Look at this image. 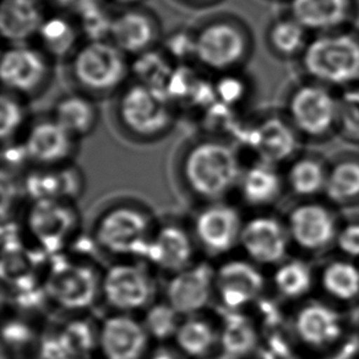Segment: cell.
I'll return each mask as SVG.
<instances>
[{"label":"cell","mask_w":359,"mask_h":359,"mask_svg":"<svg viewBox=\"0 0 359 359\" xmlns=\"http://www.w3.org/2000/svg\"><path fill=\"white\" fill-rule=\"evenodd\" d=\"M43 287L47 298L67 311H83L102 296V275L88 262L50 257Z\"/></svg>","instance_id":"obj_8"},{"label":"cell","mask_w":359,"mask_h":359,"mask_svg":"<svg viewBox=\"0 0 359 359\" xmlns=\"http://www.w3.org/2000/svg\"><path fill=\"white\" fill-rule=\"evenodd\" d=\"M238 188L245 204L252 208H265L275 203L281 194V175L275 165L257 161L243 170Z\"/></svg>","instance_id":"obj_28"},{"label":"cell","mask_w":359,"mask_h":359,"mask_svg":"<svg viewBox=\"0 0 359 359\" xmlns=\"http://www.w3.org/2000/svg\"><path fill=\"white\" fill-rule=\"evenodd\" d=\"M335 244L346 259H359V222H351L339 229Z\"/></svg>","instance_id":"obj_44"},{"label":"cell","mask_w":359,"mask_h":359,"mask_svg":"<svg viewBox=\"0 0 359 359\" xmlns=\"http://www.w3.org/2000/svg\"><path fill=\"white\" fill-rule=\"evenodd\" d=\"M301 59L314 83L345 90L359 86V36L352 31L319 34L309 41Z\"/></svg>","instance_id":"obj_4"},{"label":"cell","mask_w":359,"mask_h":359,"mask_svg":"<svg viewBox=\"0 0 359 359\" xmlns=\"http://www.w3.org/2000/svg\"><path fill=\"white\" fill-rule=\"evenodd\" d=\"M318 283L325 302L342 311L359 303V266L351 259L326 264Z\"/></svg>","instance_id":"obj_27"},{"label":"cell","mask_w":359,"mask_h":359,"mask_svg":"<svg viewBox=\"0 0 359 359\" xmlns=\"http://www.w3.org/2000/svg\"><path fill=\"white\" fill-rule=\"evenodd\" d=\"M70 68L79 86L93 95L117 91L130 73L128 57L111 41L83 42L70 59Z\"/></svg>","instance_id":"obj_7"},{"label":"cell","mask_w":359,"mask_h":359,"mask_svg":"<svg viewBox=\"0 0 359 359\" xmlns=\"http://www.w3.org/2000/svg\"><path fill=\"white\" fill-rule=\"evenodd\" d=\"M180 314L173 309L167 302L151 306L146 311L142 324L147 334L157 340H167L175 337L182 321Z\"/></svg>","instance_id":"obj_38"},{"label":"cell","mask_w":359,"mask_h":359,"mask_svg":"<svg viewBox=\"0 0 359 359\" xmlns=\"http://www.w3.org/2000/svg\"><path fill=\"white\" fill-rule=\"evenodd\" d=\"M196 245L194 236L183 226L163 224L156 229L145 260L151 266L173 275L196 262Z\"/></svg>","instance_id":"obj_20"},{"label":"cell","mask_w":359,"mask_h":359,"mask_svg":"<svg viewBox=\"0 0 359 359\" xmlns=\"http://www.w3.org/2000/svg\"><path fill=\"white\" fill-rule=\"evenodd\" d=\"M3 339L5 344L11 348H20L32 340V332L29 326L20 321H9L3 329Z\"/></svg>","instance_id":"obj_45"},{"label":"cell","mask_w":359,"mask_h":359,"mask_svg":"<svg viewBox=\"0 0 359 359\" xmlns=\"http://www.w3.org/2000/svg\"><path fill=\"white\" fill-rule=\"evenodd\" d=\"M215 271L209 262H199L173 273L165 287L167 303L180 316H194L215 293Z\"/></svg>","instance_id":"obj_17"},{"label":"cell","mask_w":359,"mask_h":359,"mask_svg":"<svg viewBox=\"0 0 359 359\" xmlns=\"http://www.w3.org/2000/svg\"><path fill=\"white\" fill-rule=\"evenodd\" d=\"M83 189V175L76 167L69 163L39 167L25 182V190L34 201L49 199L73 203Z\"/></svg>","instance_id":"obj_23"},{"label":"cell","mask_w":359,"mask_h":359,"mask_svg":"<svg viewBox=\"0 0 359 359\" xmlns=\"http://www.w3.org/2000/svg\"><path fill=\"white\" fill-rule=\"evenodd\" d=\"M294 345L308 357L325 358L339 353L353 335L345 311L325 301H304L290 323Z\"/></svg>","instance_id":"obj_3"},{"label":"cell","mask_w":359,"mask_h":359,"mask_svg":"<svg viewBox=\"0 0 359 359\" xmlns=\"http://www.w3.org/2000/svg\"><path fill=\"white\" fill-rule=\"evenodd\" d=\"M339 101L320 83L297 88L288 100V121L297 133L320 139L337 128Z\"/></svg>","instance_id":"obj_10"},{"label":"cell","mask_w":359,"mask_h":359,"mask_svg":"<svg viewBox=\"0 0 359 359\" xmlns=\"http://www.w3.org/2000/svg\"><path fill=\"white\" fill-rule=\"evenodd\" d=\"M157 226L141 208L117 205L106 210L95 226V242L114 257L145 260Z\"/></svg>","instance_id":"obj_5"},{"label":"cell","mask_w":359,"mask_h":359,"mask_svg":"<svg viewBox=\"0 0 359 359\" xmlns=\"http://www.w3.org/2000/svg\"><path fill=\"white\" fill-rule=\"evenodd\" d=\"M80 227V216L72 201L34 200L26 216V229L39 252L62 254Z\"/></svg>","instance_id":"obj_9"},{"label":"cell","mask_w":359,"mask_h":359,"mask_svg":"<svg viewBox=\"0 0 359 359\" xmlns=\"http://www.w3.org/2000/svg\"><path fill=\"white\" fill-rule=\"evenodd\" d=\"M70 359H86V358H70Z\"/></svg>","instance_id":"obj_50"},{"label":"cell","mask_w":359,"mask_h":359,"mask_svg":"<svg viewBox=\"0 0 359 359\" xmlns=\"http://www.w3.org/2000/svg\"><path fill=\"white\" fill-rule=\"evenodd\" d=\"M52 60L39 48L27 44H13L5 49L0 63V79L5 93L31 96L41 93L48 83Z\"/></svg>","instance_id":"obj_12"},{"label":"cell","mask_w":359,"mask_h":359,"mask_svg":"<svg viewBox=\"0 0 359 359\" xmlns=\"http://www.w3.org/2000/svg\"><path fill=\"white\" fill-rule=\"evenodd\" d=\"M216 100L236 109L248 95L247 81L237 74L226 73L214 83Z\"/></svg>","instance_id":"obj_43"},{"label":"cell","mask_w":359,"mask_h":359,"mask_svg":"<svg viewBox=\"0 0 359 359\" xmlns=\"http://www.w3.org/2000/svg\"><path fill=\"white\" fill-rule=\"evenodd\" d=\"M219 341L224 355H227V357H244L250 353L257 346V331L247 319L236 314L229 316L226 321Z\"/></svg>","instance_id":"obj_37"},{"label":"cell","mask_w":359,"mask_h":359,"mask_svg":"<svg viewBox=\"0 0 359 359\" xmlns=\"http://www.w3.org/2000/svg\"><path fill=\"white\" fill-rule=\"evenodd\" d=\"M353 0H290V15L319 34L344 29L353 15Z\"/></svg>","instance_id":"obj_24"},{"label":"cell","mask_w":359,"mask_h":359,"mask_svg":"<svg viewBox=\"0 0 359 359\" xmlns=\"http://www.w3.org/2000/svg\"><path fill=\"white\" fill-rule=\"evenodd\" d=\"M34 39L39 42V48L52 62L73 58L83 43L76 20L68 13L47 16Z\"/></svg>","instance_id":"obj_26"},{"label":"cell","mask_w":359,"mask_h":359,"mask_svg":"<svg viewBox=\"0 0 359 359\" xmlns=\"http://www.w3.org/2000/svg\"><path fill=\"white\" fill-rule=\"evenodd\" d=\"M145 0H108V3L118 5L119 8H126V6H135V5H142Z\"/></svg>","instance_id":"obj_48"},{"label":"cell","mask_w":359,"mask_h":359,"mask_svg":"<svg viewBox=\"0 0 359 359\" xmlns=\"http://www.w3.org/2000/svg\"><path fill=\"white\" fill-rule=\"evenodd\" d=\"M76 140L58 121L50 118L31 126L22 145L29 162L39 167H53L69 163L75 152Z\"/></svg>","instance_id":"obj_21"},{"label":"cell","mask_w":359,"mask_h":359,"mask_svg":"<svg viewBox=\"0 0 359 359\" xmlns=\"http://www.w3.org/2000/svg\"><path fill=\"white\" fill-rule=\"evenodd\" d=\"M52 118L75 139H81L97 126V106L85 93H70L57 102Z\"/></svg>","instance_id":"obj_29"},{"label":"cell","mask_w":359,"mask_h":359,"mask_svg":"<svg viewBox=\"0 0 359 359\" xmlns=\"http://www.w3.org/2000/svg\"><path fill=\"white\" fill-rule=\"evenodd\" d=\"M0 103V135L3 142H10L24 126L26 113L13 93H3Z\"/></svg>","instance_id":"obj_42"},{"label":"cell","mask_w":359,"mask_h":359,"mask_svg":"<svg viewBox=\"0 0 359 359\" xmlns=\"http://www.w3.org/2000/svg\"><path fill=\"white\" fill-rule=\"evenodd\" d=\"M337 101V129L345 139L359 144V86L346 88Z\"/></svg>","instance_id":"obj_40"},{"label":"cell","mask_w":359,"mask_h":359,"mask_svg":"<svg viewBox=\"0 0 359 359\" xmlns=\"http://www.w3.org/2000/svg\"><path fill=\"white\" fill-rule=\"evenodd\" d=\"M175 1L189 8L205 9V8H212L215 5L219 4L222 0H175Z\"/></svg>","instance_id":"obj_47"},{"label":"cell","mask_w":359,"mask_h":359,"mask_svg":"<svg viewBox=\"0 0 359 359\" xmlns=\"http://www.w3.org/2000/svg\"><path fill=\"white\" fill-rule=\"evenodd\" d=\"M286 224L270 215L244 221L239 247L257 266H277L286 260L290 248Z\"/></svg>","instance_id":"obj_15"},{"label":"cell","mask_w":359,"mask_h":359,"mask_svg":"<svg viewBox=\"0 0 359 359\" xmlns=\"http://www.w3.org/2000/svg\"><path fill=\"white\" fill-rule=\"evenodd\" d=\"M326 196L336 204H348L359 199V161L341 160L327 170Z\"/></svg>","instance_id":"obj_34"},{"label":"cell","mask_w":359,"mask_h":359,"mask_svg":"<svg viewBox=\"0 0 359 359\" xmlns=\"http://www.w3.org/2000/svg\"><path fill=\"white\" fill-rule=\"evenodd\" d=\"M175 339L184 355L200 358L209 355L217 344L219 336L210 323L194 316L182 321Z\"/></svg>","instance_id":"obj_33"},{"label":"cell","mask_w":359,"mask_h":359,"mask_svg":"<svg viewBox=\"0 0 359 359\" xmlns=\"http://www.w3.org/2000/svg\"><path fill=\"white\" fill-rule=\"evenodd\" d=\"M180 172L191 194L216 203L238 187L243 168L234 146L217 139H205L185 151Z\"/></svg>","instance_id":"obj_1"},{"label":"cell","mask_w":359,"mask_h":359,"mask_svg":"<svg viewBox=\"0 0 359 359\" xmlns=\"http://www.w3.org/2000/svg\"><path fill=\"white\" fill-rule=\"evenodd\" d=\"M162 39L158 16L144 4L119 8L113 15L108 41L126 57H137L160 47Z\"/></svg>","instance_id":"obj_13"},{"label":"cell","mask_w":359,"mask_h":359,"mask_svg":"<svg viewBox=\"0 0 359 359\" xmlns=\"http://www.w3.org/2000/svg\"><path fill=\"white\" fill-rule=\"evenodd\" d=\"M98 334V346L106 359H140L145 353L149 334L144 324L134 318H108Z\"/></svg>","instance_id":"obj_22"},{"label":"cell","mask_w":359,"mask_h":359,"mask_svg":"<svg viewBox=\"0 0 359 359\" xmlns=\"http://www.w3.org/2000/svg\"><path fill=\"white\" fill-rule=\"evenodd\" d=\"M272 282L282 298L302 303L314 288L316 276L306 262L292 259L277 265Z\"/></svg>","instance_id":"obj_30"},{"label":"cell","mask_w":359,"mask_h":359,"mask_svg":"<svg viewBox=\"0 0 359 359\" xmlns=\"http://www.w3.org/2000/svg\"><path fill=\"white\" fill-rule=\"evenodd\" d=\"M134 58L135 60L130 64V72L137 79L136 83L163 90L175 68L163 50L157 47Z\"/></svg>","instance_id":"obj_35"},{"label":"cell","mask_w":359,"mask_h":359,"mask_svg":"<svg viewBox=\"0 0 359 359\" xmlns=\"http://www.w3.org/2000/svg\"><path fill=\"white\" fill-rule=\"evenodd\" d=\"M194 41L195 62L216 73H232L252 54L250 29L229 13L206 16L194 27Z\"/></svg>","instance_id":"obj_2"},{"label":"cell","mask_w":359,"mask_h":359,"mask_svg":"<svg viewBox=\"0 0 359 359\" xmlns=\"http://www.w3.org/2000/svg\"><path fill=\"white\" fill-rule=\"evenodd\" d=\"M155 293V281L145 264L123 260L102 275V296L121 311H134L149 306Z\"/></svg>","instance_id":"obj_11"},{"label":"cell","mask_w":359,"mask_h":359,"mask_svg":"<svg viewBox=\"0 0 359 359\" xmlns=\"http://www.w3.org/2000/svg\"><path fill=\"white\" fill-rule=\"evenodd\" d=\"M73 15L83 34V42L108 41L113 15L107 0H100L76 10Z\"/></svg>","instance_id":"obj_36"},{"label":"cell","mask_w":359,"mask_h":359,"mask_svg":"<svg viewBox=\"0 0 359 359\" xmlns=\"http://www.w3.org/2000/svg\"><path fill=\"white\" fill-rule=\"evenodd\" d=\"M239 140L254 151L257 161L277 165L291 158L298 146L297 130L290 121L280 117L264 118L241 130Z\"/></svg>","instance_id":"obj_19"},{"label":"cell","mask_w":359,"mask_h":359,"mask_svg":"<svg viewBox=\"0 0 359 359\" xmlns=\"http://www.w3.org/2000/svg\"><path fill=\"white\" fill-rule=\"evenodd\" d=\"M60 334L73 358H85L96 347L100 339V334L96 335L93 325L86 320L70 321Z\"/></svg>","instance_id":"obj_39"},{"label":"cell","mask_w":359,"mask_h":359,"mask_svg":"<svg viewBox=\"0 0 359 359\" xmlns=\"http://www.w3.org/2000/svg\"><path fill=\"white\" fill-rule=\"evenodd\" d=\"M265 290V277L250 260L231 259L215 271V293L222 306L237 311L262 297Z\"/></svg>","instance_id":"obj_16"},{"label":"cell","mask_w":359,"mask_h":359,"mask_svg":"<svg viewBox=\"0 0 359 359\" xmlns=\"http://www.w3.org/2000/svg\"><path fill=\"white\" fill-rule=\"evenodd\" d=\"M47 15L39 0H1L0 34L13 44H26L36 39Z\"/></svg>","instance_id":"obj_25"},{"label":"cell","mask_w":359,"mask_h":359,"mask_svg":"<svg viewBox=\"0 0 359 359\" xmlns=\"http://www.w3.org/2000/svg\"><path fill=\"white\" fill-rule=\"evenodd\" d=\"M243 224L237 208L221 201L209 203L195 216L193 236L205 252L219 257L238 247Z\"/></svg>","instance_id":"obj_14"},{"label":"cell","mask_w":359,"mask_h":359,"mask_svg":"<svg viewBox=\"0 0 359 359\" xmlns=\"http://www.w3.org/2000/svg\"><path fill=\"white\" fill-rule=\"evenodd\" d=\"M266 42L269 48L281 58L301 57L308 41V31L291 15L272 21L266 31Z\"/></svg>","instance_id":"obj_31"},{"label":"cell","mask_w":359,"mask_h":359,"mask_svg":"<svg viewBox=\"0 0 359 359\" xmlns=\"http://www.w3.org/2000/svg\"><path fill=\"white\" fill-rule=\"evenodd\" d=\"M46 6L48 5L53 9L59 10L60 13H69L72 14L75 8L78 6L80 0H39Z\"/></svg>","instance_id":"obj_46"},{"label":"cell","mask_w":359,"mask_h":359,"mask_svg":"<svg viewBox=\"0 0 359 359\" xmlns=\"http://www.w3.org/2000/svg\"><path fill=\"white\" fill-rule=\"evenodd\" d=\"M358 341H359V332H358Z\"/></svg>","instance_id":"obj_51"},{"label":"cell","mask_w":359,"mask_h":359,"mask_svg":"<svg viewBox=\"0 0 359 359\" xmlns=\"http://www.w3.org/2000/svg\"><path fill=\"white\" fill-rule=\"evenodd\" d=\"M286 226L291 242L306 252H320L330 247L340 229L331 210L316 203L293 208Z\"/></svg>","instance_id":"obj_18"},{"label":"cell","mask_w":359,"mask_h":359,"mask_svg":"<svg viewBox=\"0 0 359 359\" xmlns=\"http://www.w3.org/2000/svg\"><path fill=\"white\" fill-rule=\"evenodd\" d=\"M160 48L175 65H189L195 60L194 29H178L162 39Z\"/></svg>","instance_id":"obj_41"},{"label":"cell","mask_w":359,"mask_h":359,"mask_svg":"<svg viewBox=\"0 0 359 359\" xmlns=\"http://www.w3.org/2000/svg\"><path fill=\"white\" fill-rule=\"evenodd\" d=\"M327 170L320 160L306 156L293 161L288 173L287 183L293 194L301 198H313L324 193Z\"/></svg>","instance_id":"obj_32"},{"label":"cell","mask_w":359,"mask_h":359,"mask_svg":"<svg viewBox=\"0 0 359 359\" xmlns=\"http://www.w3.org/2000/svg\"><path fill=\"white\" fill-rule=\"evenodd\" d=\"M152 359H178L175 357L173 353H170V352H167V351H160V352H157Z\"/></svg>","instance_id":"obj_49"},{"label":"cell","mask_w":359,"mask_h":359,"mask_svg":"<svg viewBox=\"0 0 359 359\" xmlns=\"http://www.w3.org/2000/svg\"><path fill=\"white\" fill-rule=\"evenodd\" d=\"M117 117L130 135L150 140L165 135L173 126L175 109L163 90L134 83L119 95Z\"/></svg>","instance_id":"obj_6"}]
</instances>
